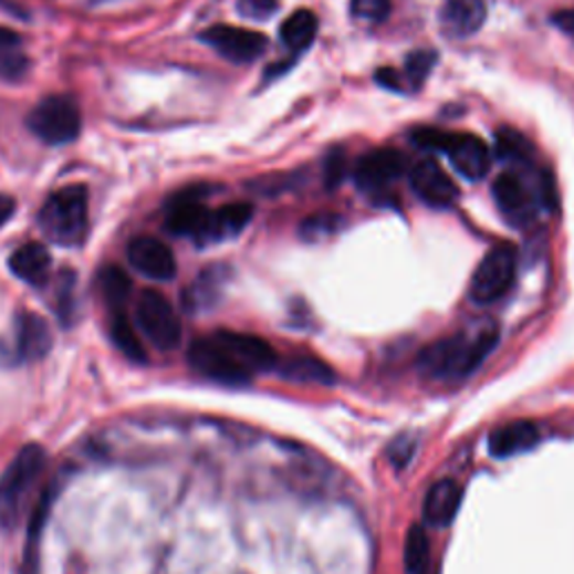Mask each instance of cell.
I'll return each mask as SVG.
<instances>
[{
	"mask_svg": "<svg viewBox=\"0 0 574 574\" xmlns=\"http://www.w3.org/2000/svg\"><path fill=\"white\" fill-rule=\"evenodd\" d=\"M128 263L150 281H171L178 272V263L169 244L153 236L133 238L128 244Z\"/></svg>",
	"mask_w": 574,
	"mask_h": 574,
	"instance_id": "obj_9",
	"label": "cell"
},
{
	"mask_svg": "<svg viewBox=\"0 0 574 574\" xmlns=\"http://www.w3.org/2000/svg\"><path fill=\"white\" fill-rule=\"evenodd\" d=\"M499 344V331L494 325L476 333V337H449L431 344L420 355V371L431 377L456 379L473 373L489 353Z\"/></svg>",
	"mask_w": 574,
	"mask_h": 574,
	"instance_id": "obj_1",
	"label": "cell"
},
{
	"mask_svg": "<svg viewBox=\"0 0 574 574\" xmlns=\"http://www.w3.org/2000/svg\"><path fill=\"white\" fill-rule=\"evenodd\" d=\"M434 65H436V54H434V52H422V50H418V52H414V54H408L406 65H404V74H406L408 81H411L414 88H420V86L425 84V79L429 76V72H431Z\"/></svg>",
	"mask_w": 574,
	"mask_h": 574,
	"instance_id": "obj_29",
	"label": "cell"
},
{
	"mask_svg": "<svg viewBox=\"0 0 574 574\" xmlns=\"http://www.w3.org/2000/svg\"><path fill=\"white\" fill-rule=\"evenodd\" d=\"M440 19L449 34L462 39L482 28L487 19V8L482 0H445Z\"/></svg>",
	"mask_w": 574,
	"mask_h": 574,
	"instance_id": "obj_19",
	"label": "cell"
},
{
	"mask_svg": "<svg viewBox=\"0 0 574 574\" xmlns=\"http://www.w3.org/2000/svg\"><path fill=\"white\" fill-rule=\"evenodd\" d=\"M41 231L63 248H79L88 236V191L81 185L54 191L39 211Z\"/></svg>",
	"mask_w": 574,
	"mask_h": 574,
	"instance_id": "obj_3",
	"label": "cell"
},
{
	"mask_svg": "<svg viewBox=\"0 0 574 574\" xmlns=\"http://www.w3.org/2000/svg\"><path fill=\"white\" fill-rule=\"evenodd\" d=\"M404 174V155L393 148H377L359 157L355 180L362 189L375 191L395 182Z\"/></svg>",
	"mask_w": 574,
	"mask_h": 574,
	"instance_id": "obj_14",
	"label": "cell"
},
{
	"mask_svg": "<svg viewBox=\"0 0 574 574\" xmlns=\"http://www.w3.org/2000/svg\"><path fill=\"white\" fill-rule=\"evenodd\" d=\"M460 503H462V489L458 487V482L451 478L438 480L429 489V494L425 499L427 523L436 528H447L456 519Z\"/></svg>",
	"mask_w": 574,
	"mask_h": 574,
	"instance_id": "obj_16",
	"label": "cell"
},
{
	"mask_svg": "<svg viewBox=\"0 0 574 574\" xmlns=\"http://www.w3.org/2000/svg\"><path fill=\"white\" fill-rule=\"evenodd\" d=\"M539 427L528 420L510 422L499 427L494 434L489 436V451L497 458H510L516 453H523L539 445Z\"/></svg>",
	"mask_w": 574,
	"mask_h": 574,
	"instance_id": "obj_18",
	"label": "cell"
},
{
	"mask_svg": "<svg viewBox=\"0 0 574 574\" xmlns=\"http://www.w3.org/2000/svg\"><path fill=\"white\" fill-rule=\"evenodd\" d=\"M10 270L14 272V276H19L21 281L41 288L48 283L50 279V270H52V259L45 244L41 242H28L23 248H19L12 257H10Z\"/></svg>",
	"mask_w": 574,
	"mask_h": 574,
	"instance_id": "obj_17",
	"label": "cell"
},
{
	"mask_svg": "<svg viewBox=\"0 0 574 574\" xmlns=\"http://www.w3.org/2000/svg\"><path fill=\"white\" fill-rule=\"evenodd\" d=\"M252 216H254V209L248 202H233V205L220 207L218 211H211L209 227H207V233L202 238V244L220 242V240L238 236L244 227L250 225Z\"/></svg>",
	"mask_w": 574,
	"mask_h": 574,
	"instance_id": "obj_20",
	"label": "cell"
},
{
	"mask_svg": "<svg viewBox=\"0 0 574 574\" xmlns=\"http://www.w3.org/2000/svg\"><path fill=\"white\" fill-rule=\"evenodd\" d=\"M209 218H211V211L202 205L200 191L180 194L171 200V205L167 209V229L174 236L194 238L196 242L202 244V238L209 227Z\"/></svg>",
	"mask_w": 574,
	"mask_h": 574,
	"instance_id": "obj_12",
	"label": "cell"
},
{
	"mask_svg": "<svg viewBox=\"0 0 574 574\" xmlns=\"http://www.w3.org/2000/svg\"><path fill=\"white\" fill-rule=\"evenodd\" d=\"M189 364L198 375L222 386H244L252 379V373L242 368L213 335L200 337L189 346Z\"/></svg>",
	"mask_w": 574,
	"mask_h": 574,
	"instance_id": "obj_8",
	"label": "cell"
},
{
	"mask_svg": "<svg viewBox=\"0 0 574 574\" xmlns=\"http://www.w3.org/2000/svg\"><path fill=\"white\" fill-rule=\"evenodd\" d=\"M316 17L307 10H299L294 14H290L285 19V23L281 25V39L283 43L294 50V52H301L305 50L314 36H316Z\"/></svg>",
	"mask_w": 574,
	"mask_h": 574,
	"instance_id": "obj_25",
	"label": "cell"
},
{
	"mask_svg": "<svg viewBox=\"0 0 574 574\" xmlns=\"http://www.w3.org/2000/svg\"><path fill=\"white\" fill-rule=\"evenodd\" d=\"M48 465V456L43 447L28 445L23 447L10 467L0 473V528L12 532L23 514L25 505L32 499V491L41 480Z\"/></svg>",
	"mask_w": 574,
	"mask_h": 574,
	"instance_id": "obj_2",
	"label": "cell"
},
{
	"mask_svg": "<svg viewBox=\"0 0 574 574\" xmlns=\"http://www.w3.org/2000/svg\"><path fill=\"white\" fill-rule=\"evenodd\" d=\"M28 126L45 144H70L81 131V115L72 100L54 95L34 106Z\"/></svg>",
	"mask_w": 574,
	"mask_h": 574,
	"instance_id": "obj_7",
	"label": "cell"
},
{
	"mask_svg": "<svg viewBox=\"0 0 574 574\" xmlns=\"http://www.w3.org/2000/svg\"><path fill=\"white\" fill-rule=\"evenodd\" d=\"M353 14L371 23H382L390 14V0H353Z\"/></svg>",
	"mask_w": 574,
	"mask_h": 574,
	"instance_id": "obj_30",
	"label": "cell"
},
{
	"mask_svg": "<svg viewBox=\"0 0 574 574\" xmlns=\"http://www.w3.org/2000/svg\"><path fill=\"white\" fill-rule=\"evenodd\" d=\"M429 536L422 525H414L406 534L404 543V565L408 574H425L429 567Z\"/></svg>",
	"mask_w": 574,
	"mask_h": 574,
	"instance_id": "obj_27",
	"label": "cell"
},
{
	"mask_svg": "<svg viewBox=\"0 0 574 574\" xmlns=\"http://www.w3.org/2000/svg\"><path fill=\"white\" fill-rule=\"evenodd\" d=\"M414 449H416V445L408 440V438H399L397 442H395V447H393V451H390V456H393V460L401 467V465H406L408 460H411V456H414Z\"/></svg>",
	"mask_w": 574,
	"mask_h": 574,
	"instance_id": "obj_35",
	"label": "cell"
},
{
	"mask_svg": "<svg viewBox=\"0 0 574 574\" xmlns=\"http://www.w3.org/2000/svg\"><path fill=\"white\" fill-rule=\"evenodd\" d=\"M516 274V254L508 244H499L480 261L478 270L473 272L469 296L478 305H489L505 296L512 288Z\"/></svg>",
	"mask_w": 574,
	"mask_h": 574,
	"instance_id": "obj_6",
	"label": "cell"
},
{
	"mask_svg": "<svg viewBox=\"0 0 574 574\" xmlns=\"http://www.w3.org/2000/svg\"><path fill=\"white\" fill-rule=\"evenodd\" d=\"M279 371L283 373L285 379L301 382V384L331 386L335 382L333 368L319 362L316 357H290L283 364H279Z\"/></svg>",
	"mask_w": 574,
	"mask_h": 574,
	"instance_id": "obj_23",
	"label": "cell"
},
{
	"mask_svg": "<svg viewBox=\"0 0 574 574\" xmlns=\"http://www.w3.org/2000/svg\"><path fill=\"white\" fill-rule=\"evenodd\" d=\"M323 169H325V185H327V187L342 185L344 178H346V171H348V164H346L344 150L337 148V150H333L331 155H327V159H325V164H323Z\"/></svg>",
	"mask_w": 574,
	"mask_h": 574,
	"instance_id": "obj_31",
	"label": "cell"
},
{
	"mask_svg": "<svg viewBox=\"0 0 574 574\" xmlns=\"http://www.w3.org/2000/svg\"><path fill=\"white\" fill-rule=\"evenodd\" d=\"M17 209V202L10 196H0V227H3Z\"/></svg>",
	"mask_w": 574,
	"mask_h": 574,
	"instance_id": "obj_37",
	"label": "cell"
},
{
	"mask_svg": "<svg viewBox=\"0 0 574 574\" xmlns=\"http://www.w3.org/2000/svg\"><path fill=\"white\" fill-rule=\"evenodd\" d=\"M445 153L449 155L451 164L460 176L467 180H480L489 174L491 153L487 144L469 133H451Z\"/></svg>",
	"mask_w": 574,
	"mask_h": 574,
	"instance_id": "obj_13",
	"label": "cell"
},
{
	"mask_svg": "<svg viewBox=\"0 0 574 574\" xmlns=\"http://www.w3.org/2000/svg\"><path fill=\"white\" fill-rule=\"evenodd\" d=\"M377 81H379L382 86H386V88H390V91H399V88H401L399 81H397L395 70H379V72H377Z\"/></svg>",
	"mask_w": 574,
	"mask_h": 574,
	"instance_id": "obj_38",
	"label": "cell"
},
{
	"mask_svg": "<svg viewBox=\"0 0 574 574\" xmlns=\"http://www.w3.org/2000/svg\"><path fill=\"white\" fill-rule=\"evenodd\" d=\"M449 135H451V133L438 131V128H418L411 137H414V144L420 146V148L445 153L447 142H449Z\"/></svg>",
	"mask_w": 574,
	"mask_h": 574,
	"instance_id": "obj_32",
	"label": "cell"
},
{
	"mask_svg": "<svg viewBox=\"0 0 574 574\" xmlns=\"http://www.w3.org/2000/svg\"><path fill=\"white\" fill-rule=\"evenodd\" d=\"M100 290L108 310H122L133 292V281L119 265H108L100 272Z\"/></svg>",
	"mask_w": 574,
	"mask_h": 574,
	"instance_id": "obj_26",
	"label": "cell"
},
{
	"mask_svg": "<svg viewBox=\"0 0 574 574\" xmlns=\"http://www.w3.org/2000/svg\"><path fill=\"white\" fill-rule=\"evenodd\" d=\"M494 198L499 209L510 220H528L532 213V198L525 189V185L514 174H503L494 182Z\"/></svg>",
	"mask_w": 574,
	"mask_h": 574,
	"instance_id": "obj_21",
	"label": "cell"
},
{
	"mask_svg": "<svg viewBox=\"0 0 574 574\" xmlns=\"http://www.w3.org/2000/svg\"><path fill=\"white\" fill-rule=\"evenodd\" d=\"M111 340L113 344L126 355V359L135 362V364H144L146 362V351L144 344L139 340V335L135 333V325L131 323L126 310H111Z\"/></svg>",
	"mask_w": 574,
	"mask_h": 574,
	"instance_id": "obj_22",
	"label": "cell"
},
{
	"mask_svg": "<svg viewBox=\"0 0 574 574\" xmlns=\"http://www.w3.org/2000/svg\"><path fill=\"white\" fill-rule=\"evenodd\" d=\"M340 218L337 216H312L303 222L301 227V233L305 238H319L321 233H333L335 231V222Z\"/></svg>",
	"mask_w": 574,
	"mask_h": 574,
	"instance_id": "obj_34",
	"label": "cell"
},
{
	"mask_svg": "<svg viewBox=\"0 0 574 574\" xmlns=\"http://www.w3.org/2000/svg\"><path fill=\"white\" fill-rule=\"evenodd\" d=\"M135 323L144 337L164 353L180 346L182 323L176 305L157 290H144L135 305Z\"/></svg>",
	"mask_w": 574,
	"mask_h": 574,
	"instance_id": "obj_4",
	"label": "cell"
},
{
	"mask_svg": "<svg viewBox=\"0 0 574 574\" xmlns=\"http://www.w3.org/2000/svg\"><path fill=\"white\" fill-rule=\"evenodd\" d=\"M552 23H554L561 32H565L567 36L574 39V10H561V12H556V14L552 17Z\"/></svg>",
	"mask_w": 574,
	"mask_h": 574,
	"instance_id": "obj_36",
	"label": "cell"
},
{
	"mask_svg": "<svg viewBox=\"0 0 574 574\" xmlns=\"http://www.w3.org/2000/svg\"><path fill=\"white\" fill-rule=\"evenodd\" d=\"M213 337L231 353V357L242 366L248 368L252 375L254 373H265L279 366V357L274 353V348L257 337V335H248V333H233V331H218L213 333Z\"/></svg>",
	"mask_w": 574,
	"mask_h": 574,
	"instance_id": "obj_11",
	"label": "cell"
},
{
	"mask_svg": "<svg viewBox=\"0 0 574 574\" xmlns=\"http://www.w3.org/2000/svg\"><path fill=\"white\" fill-rule=\"evenodd\" d=\"M532 153V144L512 128H501L497 133V155L503 159H512V161H523L528 159Z\"/></svg>",
	"mask_w": 574,
	"mask_h": 574,
	"instance_id": "obj_28",
	"label": "cell"
},
{
	"mask_svg": "<svg viewBox=\"0 0 574 574\" xmlns=\"http://www.w3.org/2000/svg\"><path fill=\"white\" fill-rule=\"evenodd\" d=\"M28 70V56L23 54V39L19 32L0 25V76L19 79Z\"/></svg>",
	"mask_w": 574,
	"mask_h": 574,
	"instance_id": "obj_24",
	"label": "cell"
},
{
	"mask_svg": "<svg viewBox=\"0 0 574 574\" xmlns=\"http://www.w3.org/2000/svg\"><path fill=\"white\" fill-rule=\"evenodd\" d=\"M202 41L218 50L225 59L236 63H248L261 56L268 48V39L261 32L242 30L233 25H216L202 34Z\"/></svg>",
	"mask_w": 574,
	"mask_h": 574,
	"instance_id": "obj_10",
	"label": "cell"
},
{
	"mask_svg": "<svg viewBox=\"0 0 574 574\" xmlns=\"http://www.w3.org/2000/svg\"><path fill=\"white\" fill-rule=\"evenodd\" d=\"M411 187L418 198L431 207H449L458 198L453 180L438 167L436 161H418L411 169Z\"/></svg>",
	"mask_w": 574,
	"mask_h": 574,
	"instance_id": "obj_15",
	"label": "cell"
},
{
	"mask_svg": "<svg viewBox=\"0 0 574 574\" xmlns=\"http://www.w3.org/2000/svg\"><path fill=\"white\" fill-rule=\"evenodd\" d=\"M238 12L254 21H265L276 12V0H240Z\"/></svg>",
	"mask_w": 574,
	"mask_h": 574,
	"instance_id": "obj_33",
	"label": "cell"
},
{
	"mask_svg": "<svg viewBox=\"0 0 574 574\" xmlns=\"http://www.w3.org/2000/svg\"><path fill=\"white\" fill-rule=\"evenodd\" d=\"M52 348V331L43 316L23 310L14 321V340H0V366H19L43 359Z\"/></svg>",
	"mask_w": 574,
	"mask_h": 574,
	"instance_id": "obj_5",
	"label": "cell"
}]
</instances>
